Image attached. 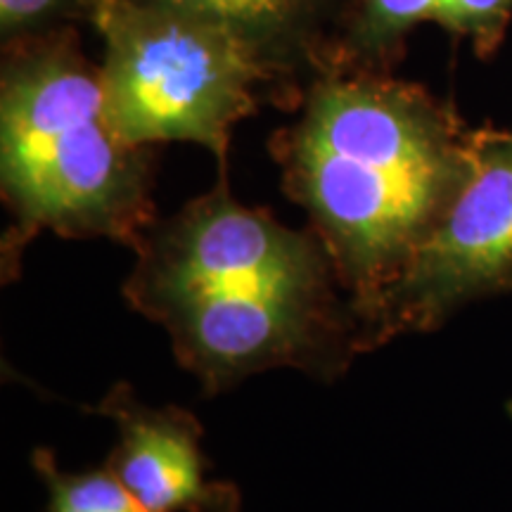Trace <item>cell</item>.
<instances>
[{
  "instance_id": "obj_1",
  "label": "cell",
  "mask_w": 512,
  "mask_h": 512,
  "mask_svg": "<svg viewBox=\"0 0 512 512\" xmlns=\"http://www.w3.org/2000/svg\"><path fill=\"white\" fill-rule=\"evenodd\" d=\"M472 140L427 88L349 69L316 76L271 136L285 195L309 214L358 325L463 188Z\"/></svg>"
},
{
  "instance_id": "obj_2",
  "label": "cell",
  "mask_w": 512,
  "mask_h": 512,
  "mask_svg": "<svg viewBox=\"0 0 512 512\" xmlns=\"http://www.w3.org/2000/svg\"><path fill=\"white\" fill-rule=\"evenodd\" d=\"M152 185L155 147L117 131L76 27L3 43L0 190L12 214L0 245L3 283L17 278L41 233L138 252L157 223Z\"/></svg>"
},
{
  "instance_id": "obj_3",
  "label": "cell",
  "mask_w": 512,
  "mask_h": 512,
  "mask_svg": "<svg viewBox=\"0 0 512 512\" xmlns=\"http://www.w3.org/2000/svg\"><path fill=\"white\" fill-rule=\"evenodd\" d=\"M102 86L117 131L133 145L195 143L226 171L230 133L261 102L271 76L221 24L169 0H107Z\"/></svg>"
},
{
  "instance_id": "obj_4",
  "label": "cell",
  "mask_w": 512,
  "mask_h": 512,
  "mask_svg": "<svg viewBox=\"0 0 512 512\" xmlns=\"http://www.w3.org/2000/svg\"><path fill=\"white\" fill-rule=\"evenodd\" d=\"M339 290L226 287L164 304L150 320L169 332L178 363L207 396L271 368L335 380L361 354L354 306Z\"/></svg>"
},
{
  "instance_id": "obj_5",
  "label": "cell",
  "mask_w": 512,
  "mask_h": 512,
  "mask_svg": "<svg viewBox=\"0 0 512 512\" xmlns=\"http://www.w3.org/2000/svg\"><path fill=\"white\" fill-rule=\"evenodd\" d=\"M512 290V126L475 128L472 166L437 226L358 325L366 354Z\"/></svg>"
},
{
  "instance_id": "obj_6",
  "label": "cell",
  "mask_w": 512,
  "mask_h": 512,
  "mask_svg": "<svg viewBox=\"0 0 512 512\" xmlns=\"http://www.w3.org/2000/svg\"><path fill=\"white\" fill-rule=\"evenodd\" d=\"M136 254L124 299L145 318L188 294L223 287L339 285L318 235L245 207L230 195L226 171L209 192L155 223Z\"/></svg>"
},
{
  "instance_id": "obj_7",
  "label": "cell",
  "mask_w": 512,
  "mask_h": 512,
  "mask_svg": "<svg viewBox=\"0 0 512 512\" xmlns=\"http://www.w3.org/2000/svg\"><path fill=\"white\" fill-rule=\"evenodd\" d=\"M93 413L119 430L107 467L147 512H242V494L233 482L207 479L202 425L178 406L152 408L119 382Z\"/></svg>"
},
{
  "instance_id": "obj_8",
  "label": "cell",
  "mask_w": 512,
  "mask_h": 512,
  "mask_svg": "<svg viewBox=\"0 0 512 512\" xmlns=\"http://www.w3.org/2000/svg\"><path fill=\"white\" fill-rule=\"evenodd\" d=\"M228 29L271 76L278 107L297 110L306 86L337 67L356 0H169Z\"/></svg>"
},
{
  "instance_id": "obj_9",
  "label": "cell",
  "mask_w": 512,
  "mask_h": 512,
  "mask_svg": "<svg viewBox=\"0 0 512 512\" xmlns=\"http://www.w3.org/2000/svg\"><path fill=\"white\" fill-rule=\"evenodd\" d=\"M444 3L446 0H356L335 69L392 72L406 53V38L420 24H439Z\"/></svg>"
},
{
  "instance_id": "obj_10",
  "label": "cell",
  "mask_w": 512,
  "mask_h": 512,
  "mask_svg": "<svg viewBox=\"0 0 512 512\" xmlns=\"http://www.w3.org/2000/svg\"><path fill=\"white\" fill-rule=\"evenodd\" d=\"M31 465L48 489V512H147L107 465L62 472L50 448H36Z\"/></svg>"
},
{
  "instance_id": "obj_11",
  "label": "cell",
  "mask_w": 512,
  "mask_h": 512,
  "mask_svg": "<svg viewBox=\"0 0 512 512\" xmlns=\"http://www.w3.org/2000/svg\"><path fill=\"white\" fill-rule=\"evenodd\" d=\"M107 0H0V46L48 31L91 24Z\"/></svg>"
},
{
  "instance_id": "obj_12",
  "label": "cell",
  "mask_w": 512,
  "mask_h": 512,
  "mask_svg": "<svg viewBox=\"0 0 512 512\" xmlns=\"http://www.w3.org/2000/svg\"><path fill=\"white\" fill-rule=\"evenodd\" d=\"M512 19V0H446L439 24L472 43L479 57H491Z\"/></svg>"
}]
</instances>
